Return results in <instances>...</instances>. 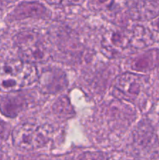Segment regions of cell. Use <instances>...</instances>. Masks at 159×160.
Listing matches in <instances>:
<instances>
[{"label":"cell","instance_id":"1","mask_svg":"<svg viewBox=\"0 0 159 160\" xmlns=\"http://www.w3.org/2000/svg\"><path fill=\"white\" fill-rule=\"evenodd\" d=\"M38 78L34 63L25 60H11L0 69V90L17 92L26 88Z\"/></svg>","mask_w":159,"mask_h":160},{"label":"cell","instance_id":"2","mask_svg":"<svg viewBox=\"0 0 159 160\" xmlns=\"http://www.w3.org/2000/svg\"><path fill=\"white\" fill-rule=\"evenodd\" d=\"M16 45L23 60L34 64L48 59V50L43 38L34 31H25L17 34Z\"/></svg>","mask_w":159,"mask_h":160},{"label":"cell","instance_id":"3","mask_svg":"<svg viewBox=\"0 0 159 160\" xmlns=\"http://www.w3.org/2000/svg\"><path fill=\"white\" fill-rule=\"evenodd\" d=\"M137 34L136 30L111 29L107 31L103 36L101 42L104 53L114 57L137 48L138 45L136 42Z\"/></svg>","mask_w":159,"mask_h":160},{"label":"cell","instance_id":"4","mask_svg":"<svg viewBox=\"0 0 159 160\" xmlns=\"http://www.w3.org/2000/svg\"><path fill=\"white\" fill-rule=\"evenodd\" d=\"M13 145L22 151H33L42 148L47 138L42 128L34 123H22L16 127L12 132Z\"/></svg>","mask_w":159,"mask_h":160},{"label":"cell","instance_id":"5","mask_svg":"<svg viewBox=\"0 0 159 160\" xmlns=\"http://www.w3.org/2000/svg\"><path fill=\"white\" fill-rule=\"evenodd\" d=\"M114 88L126 100L132 102L141 92L142 78L132 73H125L115 78Z\"/></svg>","mask_w":159,"mask_h":160},{"label":"cell","instance_id":"6","mask_svg":"<svg viewBox=\"0 0 159 160\" xmlns=\"http://www.w3.org/2000/svg\"><path fill=\"white\" fill-rule=\"evenodd\" d=\"M41 92L54 94L61 92L67 86V78L65 73L58 69L48 70L37 78Z\"/></svg>","mask_w":159,"mask_h":160},{"label":"cell","instance_id":"7","mask_svg":"<svg viewBox=\"0 0 159 160\" xmlns=\"http://www.w3.org/2000/svg\"><path fill=\"white\" fill-rule=\"evenodd\" d=\"M26 105V101L18 95H9L0 100V110L9 117H16Z\"/></svg>","mask_w":159,"mask_h":160},{"label":"cell","instance_id":"8","mask_svg":"<svg viewBox=\"0 0 159 160\" xmlns=\"http://www.w3.org/2000/svg\"><path fill=\"white\" fill-rule=\"evenodd\" d=\"M47 12L46 8L37 2H24L20 4L16 9L17 18H26L32 17H41Z\"/></svg>","mask_w":159,"mask_h":160},{"label":"cell","instance_id":"9","mask_svg":"<svg viewBox=\"0 0 159 160\" xmlns=\"http://www.w3.org/2000/svg\"><path fill=\"white\" fill-rule=\"evenodd\" d=\"M92 7L97 10H103L110 8L113 4L114 0H90Z\"/></svg>","mask_w":159,"mask_h":160},{"label":"cell","instance_id":"10","mask_svg":"<svg viewBox=\"0 0 159 160\" xmlns=\"http://www.w3.org/2000/svg\"><path fill=\"white\" fill-rule=\"evenodd\" d=\"M51 5L57 6H70V5H79L83 2L84 0H45Z\"/></svg>","mask_w":159,"mask_h":160},{"label":"cell","instance_id":"11","mask_svg":"<svg viewBox=\"0 0 159 160\" xmlns=\"http://www.w3.org/2000/svg\"><path fill=\"white\" fill-rule=\"evenodd\" d=\"M4 135H5V132H4V128H2V126L0 125V142L3 140L4 138Z\"/></svg>","mask_w":159,"mask_h":160}]
</instances>
